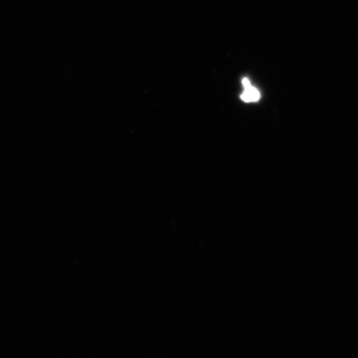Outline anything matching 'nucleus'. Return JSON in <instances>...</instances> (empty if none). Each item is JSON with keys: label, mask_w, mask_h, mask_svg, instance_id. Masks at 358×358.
<instances>
[{"label": "nucleus", "mask_w": 358, "mask_h": 358, "mask_svg": "<svg viewBox=\"0 0 358 358\" xmlns=\"http://www.w3.org/2000/svg\"><path fill=\"white\" fill-rule=\"evenodd\" d=\"M242 84H243L245 91L242 93L241 99L245 101V103L259 101V98H261V93L259 92V90H256L255 87H252L250 80L248 78H243Z\"/></svg>", "instance_id": "f257e3e1"}]
</instances>
